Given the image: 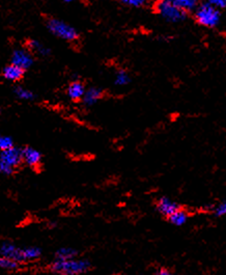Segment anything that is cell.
Masks as SVG:
<instances>
[{
  "label": "cell",
  "instance_id": "6da1fadb",
  "mask_svg": "<svg viewBox=\"0 0 226 275\" xmlns=\"http://www.w3.org/2000/svg\"><path fill=\"white\" fill-rule=\"evenodd\" d=\"M92 263L88 259L75 257L71 260H54L50 265L51 272H56L62 275H83L90 272Z\"/></svg>",
  "mask_w": 226,
  "mask_h": 275
},
{
  "label": "cell",
  "instance_id": "7a4b0ae2",
  "mask_svg": "<svg viewBox=\"0 0 226 275\" xmlns=\"http://www.w3.org/2000/svg\"><path fill=\"white\" fill-rule=\"evenodd\" d=\"M23 163V149L13 147L0 153V173L10 177Z\"/></svg>",
  "mask_w": 226,
  "mask_h": 275
},
{
  "label": "cell",
  "instance_id": "3957f363",
  "mask_svg": "<svg viewBox=\"0 0 226 275\" xmlns=\"http://www.w3.org/2000/svg\"><path fill=\"white\" fill-rule=\"evenodd\" d=\"M195 19L202 26L215 27L220 21V13L214 6L203 4L196 9Z\"/></svg>",
  "mask_w": 226,
  "mask_h": 275
},
{
  "label": "cell",
  "instance_id": "277c9868",
  "mask_svg": "<svg viewBox=\"0 0 226 275\" xmlns=\"http://www.w3.org/2000/svg\"><path fill=\"white\" fill-rule=\"evenodd\" d=\"M157 12L168 22L177 23L185 19L186 13L180 10L172 0H159L156 5Z\"/></svg>",
  "mask_w": 226,
  "mask_h": 275
},
{
  "label": "cell",
  "instance_id": "5b68a950",
  "mask_svg": "<svg viewBox=\"0 0 226 275\" xmlns=\"http://www.w3.org/2000/svg\"><path fill=\"white\" fill-rule=\"evenodd\" d=\"M48 29L56 37L65 41H74L78 37L75 28L57 19H51L48 21Z\"/></svg>",
  "mask_w": 226,
  "mask_h": 275
},
{
  "label": "cell",
  "instance_id": "8992f818",
  "mask_svg": "<svg viewBox=\"0 0 226 275\" xmlns=\"http://www.w3.org/2000/svg\"><path fill=\"white\" fill-rule=\"evenodd\" d=\"M180 209L181 205L168 196H161L157 200V202H156V210H157L160 215L166 218H168Z\"/></svg>",
  "mask_w": 226,
  "mask_h": 275
},
{
  "label": "cell",
  "instance_id": "52a82bcc",
  "mask_svg": "<svg viewBox=\"0 0 226 275\" xmlns=\"http://www.w3.org/2000/svg\"><path fill=\"white\" fill-rule=\"evenodd\" d=\"M0 255L15 260L21 264V247L10 241H4L0 246Z\"/></svg>",
  "mask_w": 226,
  "mask_h": 275
},
{
  "label": "cell",
  "instance_id": "ba28073f",
  "mask_svg": "<svg viewBox=\"0 0 226 275\" xmlns=\"http://www.w3.org/2000/svg\"><path fill=\"white\" fill-rule=\"evenodd\" d=\"M23 162L33 168H37L42 163V154L40 151L26 147L23 149Z\"/></svg>",
  "mask_w": 226,
  "mask_h": 275
},
{
  "label": "cell",
  "instance_id": "9c48e42d",
  "mask_svg": "<svg viewBox=\"0 0 226 275\" xmlns=\"http://www.w3.org/2000/svg\"><path fill=\"white\" fill-rule=\"evenodd\" d=\"M32 57L31 55L25 50L19 49L15 50L12 55V64H15L19 66L23 70H26L31 64H32Z\"/></svg>",
  "mask_w": 226,
  "mask_h": 275
},
{
  "label": "cell",
  "instance_id": "30bf717a",
  "mask_svg": "<svg viewBox=\"0 0 226 275\" xmlns=\"http://www.w3.org/2000/svg\"><path fill=\"white\" fill-rule=\"evenodd\" d=\"M42 255V249L38 246L21 247V263H27L39 260Z\"/></svg>",
  "mask_w": 226,
  "mask_h": 275
},
{
  "label": "cell",
  "instance_id": "8fae6325",
  "mask_svg": "<svg viewBox=\"0 0 226 275\" xmlns=\"http://www.w3.org/2000/svg\"><path fill=\"white\" fill-rule=\"evenodd\" d=\"M24 70L15 64H10L4 68V77L10 81L20 80L23 77Z\"/></svg>",
  "mask_w": 226,
  "mask_h": 275
},
{
  "label": "cell",
  "instance_id": "7c38bea8",
  "mask_svg": "<svg viewBox=\"0 0 226 275\" xmlns=\"http://www.w3.org/2000/svg\"><path fill=\"white\" fill-rule=\"evenodd\" d=\"M85 92L86 91L83 87V84L79 81L71 83L67 88V96L74 101H78V100L83 99Z\"/></svg>",
  "mask_w": 226,
  "mask_h": 275
},
{
  "label": "cell",
  "instance_id": "4fadbf2b",
  "mask_svg": "<svg viewBox=\"0 0 226 275\" xmlns=\"http://www.w3.org/2000/svg\"><path fill=\"white\" fill-rule=\"evenodd\" d=\"M78 250L73 248V247H60L55 251L54 254V260H71L75 259V257H78Z\"/></svg>",
  "mask_w": 226,
  "mask_h": 275
},
{
  "label": "cell",
  "instance_id": "5bb4252c",
  "mask_svg": "<svg viewBox=\"0 0 226 275\" xmlns=\"http://www.w3.org/2000/svg\"><path fill=\"white\" fill-rule=\"evenodd\" d=\"M188 219H189L188 212L182 208L168 217L169 222L171 223V225L176 226V227H182V226L186 225Z\"/></svg>",
  "mask_w": 226,
  "mask_h": 275
},
{
  "label": "cell",
  "instance_id": "9a60e30c",
  "mask_svg": "<svg viewBox=\"0 0 226 275\" xmlns=\"http://www.w3.org/2000/svg\"><path fill=\"white\" fill-rule=\"evenodd\" d=\"M102 97V92L99 89L92 88L85 92V95L83 97V102L85 105H94L96 103L101 99Z\"/></svg>",
  "mask_w": 226,
  "mask_h": 275
},
{
  "label": "cell",
  "instance_id": "2e32d148",
  "mask_svg": "<svg viewBox=\"0 0 226 275\" xmlns=\"http://www.w3.org/2000/svg\"><path fill=\"white\" fill-rule=\"evenodd\" d=\"M180 10L183 12H192L197 9V0H172Z\"/></svg>",
  "mask_w": 226,
  "mask_h": 275
},
{
  "label": "cell",
  "instance_id": "e0dca14e",
  "mask_svg": "<svg viewBox=\"0 0 226 275\" xmlns=\"http://www.w3.org/2000/svg\"><path fill=\"white\" fill-rule=\"evenodd\" d=\"M20 263H18L15 260L9 259V257H0V267H2L6 271H15L19 268Z\"/></svg>",
  "mask_w": 226,
  "mask_h": 275
},
{
  "label": "cell",
  "instance_id": "ac0fdd59",
  "mask_svg": "<svg viewBox=\"0 0 226 275\" xmlns=\"http://www.w3.org/2000/svg\"><path fill=\"white\" fill-rule=\"evenodd\" d=\"M28 46L30 49L37 51V52H39L41 55H48L50 53V50L46 47H44L41 43H39L38 41H34V40H31L28 42Z\"/></svg>",
  "mask_w": 226,
  "mask_h": 275
},
{
  "label": "cell",
  "instance_id": "d6986e66",
  "mask_svg": "<svg viewBox=\"0 0 226 275\" xmlns=\"http://www.w3.org/2000/svg\"><path fill=\"white\" fill-rule=\"evenodd\" d=\"M15 94L21 100L29 101V100H33V98H34V95L30 91H28L24 88H21V87H18V88L15 89Z\"/></svg>",
  "mask_w": 226,
  "mask_h": 275
},
{
  "label": "cell",
  "instance_id": "ffe728a7",
  "mask_svg": "<svg viewBox=\"0 0 226 275\" xmlns=\"http://www.w3.org/2000/svg\"><path fill=\"white\" fill-rule=\"evenodd\" d=\"M130 82V77L125 71H119L115 75V84L120 85V87H124Z\"/></svg>",
  "mask_w": 226,
  "mask_h": 275
},
{
  "label": "cell",
  "instance_id": "44dd1931",
  "mask_svg": "<svg viewBox=\"0 0 226 275\" xmlns=\"http://www.w3.org/2000/svg\"><path fill=\"white\" fill-rule=\"evenodd\" d=\"M213 214L215 217L218 218L226 216V198L213 208Z\"/></svg>",
  "mask_w": 226,
  "mask_h": 275
},
{
  "label": "cell",
  "instance_id": "7402d4cb",
  "mask_svg": "<svg viewBox=\"0 0 226 275\" xmlns=\"http://www.w3.org/2000/svg\"><path fill=\"white\" fill-rule=\"evenodd\" d=\"M15 147L14 146V141L12 137L10 136H2L0 137V150L6 151L11 148Z\"/></svg>",
  "mask_w": 226,
  "mask_h": 275
},
{
  "label": "cell",
  "instance_id": "603a6c76",
  "mask_svg": "<svg viewBox=\"0 0 226 275\" xmlns=\"http://www.w3.org/2000/svg\"><path fill=\"white\" fill-rule=\"evenodd\" d=\"M120 2L124 3L127 6L138 8V7L143 6L144 3H145V0H120Z\"/></svg>",
  "mask_w": 226,
  "mask_h": 275
},
{
  "label": "cell",
  "instance_id": "cb8c5ba5",
  "mask_svg": "<svg viewBox=\"0 0 226 275\" xmlns=\"http://www.w3.org/2000/svg\"><path fill=\"white\" fill-rule=\"evenodd\" d=\"M207 3L214 6L217 9H225L226 8V0H207Z\"/></svg>",
  "mask_w": 226,
  "mask_h": 275
},
{
  "label": "cell",
  "instance_id": "d4e9b609",
  "mask_svg": "<svg viewBox=\"0 0 226 275\" xmlns=\"http://www.w3.org/2000/svg\"><path fill=\"white\" fill-rule=\"evenodd\" d=\"M155 275H179V274L173 273L170 270L165 269V268H160V269H158L157 271L155 272Z\"/></svg>",
  "mask_w": 226,
  "mask_h": 275
},
{
  "label": "cell",
  "instance_id": "484cf974",
  "mask_svg": "<svg viewBox=\"0 0 226 275\" xmlns=\"http://www.w3.org/2000/svg\"><path fill=\"white\" fill-rule=\"evenodd\" d=\"M46 275H62V274H59V273H56V272H52V273L46 274Z\"/></svg>",
  "mask_w": 226,
  "mask_h": 275
},
{
  "label": "cell",
  "instance_id": "4316f807",
  "mask_svg": "<svg viewBox=\"0 0 226 275\" xmlns=\"http://www.w3.org/2000/svg\"><path fill=\"white\" fill-rule=\"evenodd\" d=\"M62 2H65V3H71V2H73V0H62Z\"/></svg>",
  "mask_w": 226,
  "mask_h": 275
},
{
  "label": "cell",
  "instance_id": "83f0119b",
  "mask_svg": "<svg viewBox=\"0 0 226 275\" xmlns=\"http://www.w3.org/2000/svg\"><path fill=\"white\" fill-rule=\"evenodd\" d=\"M116 275H128V274H116Z\"/></svg>",
  "mask_w": 226,
  "mask_h": 275
}]
</instances>
